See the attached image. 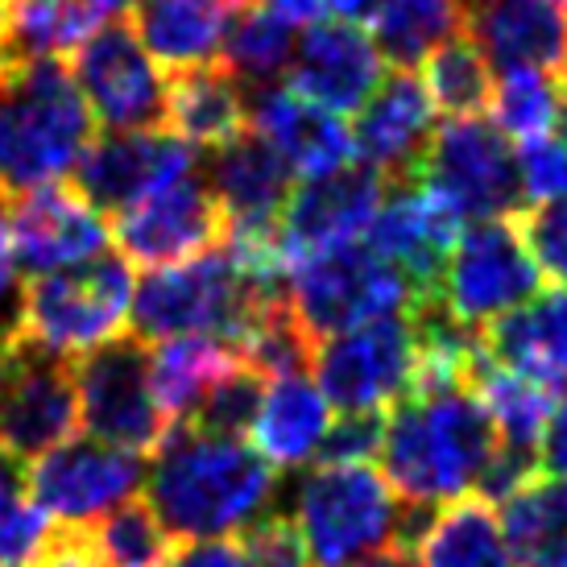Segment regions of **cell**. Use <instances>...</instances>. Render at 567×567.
I'll return each mask as SVG.
<instances>
[{
    "instance_id": "cell-44",
    "label": "cell",
    "mask_w": 567,
    "mask_h": 567,
    "mask_svg": "<svg viewBox=\"0 0 567 567\" xmlns=\"http://www.w3.org/2000/svg\"><path fill=\"white\" fill-rule=\"evenodd\" d=\"M17 249H13V199L0 195V340L17 336Z\"/></svg>"
},
{
    "instance_id": "cell-33",
    "label": "cell",
    "mask_w": 567,
    "mask_h": 567,
    "mask_svg": "<svg viewBox=\"0 0 567 567\" xmlns=\"http://www.w3.org/2000/svg\"><path fill=\"white\" fill-rule=\"evenodd\" d=\"M100 30L92 0H9V59H59Z\"/></svg>"
},
{
    "instance_id": "cell-54",
    "label": "cell",
    "mask_w": 567,
    "mask_h": 567,
    "mask_svg": "<svg viewBox=\"0 0 567 567\" xmlns=\"http://www.w3.org/2000/svg\"><path fill=\"white\" fill-rule=\"evenodd\" d=\"M9 340H13V336H9ZM9 340H0V361H4V344H9Z\"/></svg>"
},
{
    "instance_id": "cell-55",
    "label": "cell",
    "mask_w": 567,
    "mask_h": 567,
    "mask_svg": "<svg viewBox=\"0 0 567 567\" xmlns=\"http://www.w3.org/2000/svg\"><path fill=\"white\" fill-rule=\"evenodd\" d=\"M551 4H559V9H564V13H567V0H551Z\"/></svg>"
},
{
    "instance_id": "cell-40",
    "label": "cell",
    "mask_w": 567,
    "mask_h": 567,
    "mask_svg": "<svg viewBox=\"0 0 567 567\" xmlns=\"http://www.w3.org/2000/svg\"><path fill=\"white\" fill-rule=\"evenodd\" d=\"M240 551L249 567H311L307 543H302L295 518L286 514H261L240 530Z\"/></svg>"
},
{
    "instance_id": "cell-30",
    "label": "cell",
    "mask_w": 567,
    "mask_h": 567,
    "mask_svg": "<svg viewBox=\"0 0 567 567\" xmlns=\"http://www.w3.org/2000/svg\"><path fill=\"white\" fill-rule=\"evenodd\" d=\"M502 505L514 567H567V476H530Z\"/></svg>"
},
{
    "instance_id": "cell-50",
    "label": "cell",
    "mask_w": 567,
    "mask_h": 567,
    "mask_svg": "<svg viewBox=\"0 0 567 567\" xmlns=\"http://www.w3.org/2000/svg\"><path fill=\"white\" fill-rule=\"evenodd\" d=\"M150 0H92V9L100 17H116V13H128V9H145Z\"/></svg>"
},
{
    "instance_id": "cell-21",
    "label": "cell",
    "mask_w": 567,
    "mask_h": 567,
    "mask_svg": "<svg viewBox=\"0 0 567 567\" xmlns=\"http://www.w3.org/2000/svg\"><path fill=\"white\" fill-rule=\"evenodd\" d=\"M456 237V216L431 190L410 178V183H390L378 216L364 233V245L378 252L381 261L402 269L423 295H431L440 286L443 261H447Z\"/></svg>"
},
{
    "instance_id": "cell-31",
    "label": "cell",
    "mask_w": 567,
    "mask_h": 567,
    "mask_svg": "<svg viewBox=\"0 0 567 567\" xmlns=\"http://www.w3.org/2000/svg\"><path fill=\"white\" fill-rule=\"evenodd\" d=\"M419 567H514L502 518L476 493L440 505L419 543Z\"/></svg>"
},
{
    "instance_id": "cell-39",
    "label": "cell",
    "mask_w": 567,
    "mask_h": 567,
    "mask_svg": "<svg viewBox=\"0 0 567 567\" xmlns=\"http://www.w3.org/2000/svg\"><path fill=\"white\" fill-rule=\"evenodd\" d=\"M266 394V378L252 373L249 364H237L228 378L204 398V406L190 414L187 423L207 431V435H228V440H245V431H252L257 406Z\"/></svg>"
},
{
    "instance_id": "cell-26",
    "label": "cell",
    "mask_w": 567,
    "mask_h": 567,
    "mask_svg": "<svg viewBox=\"0 0 567 567\" xmlns=\"http://www.w3.org/2000/svg\"><path fill=\"white\" fill-rule=\"evenodd\" d=\"M166 125L187 145L216 150L249 128V92L224 63L178 71L166 83Z\"/></svg>"
},
{
    "instance_id": "cell-14",
    "label": "cell",
    "mask_w": 567,
    "mask_h": 567,
    "mask_svg": "<svg viewBox=\"0 0 567 567\" xmlns=\"http://www.w3.org/2000/svg\"><path fill=\"white\" fill-rule=\"evenodd\" d=\"M195 174V150L166 128H125L92 137L75 166V190L104 216H121L142 199Z\"/></svg>"
},
{
    "instance_id": "cell-3",
    "label": "cell",
    "mask_w": 567,
    "mask_h": 567,
    "mask_svg": "<svg viewBox=\"0 0 567 567\" xmlns=\"http://www.w3.org/2000/svg\"><path fill=\"white\" fill-rule=\"evenodd\" d=\"M92 112L59 59L0 63V195H33L80 166Z\"/></svg>"
},
{
    "instance_id": "cell-12",
    "label": "cell",
    "mask_w": 567,
    "mask_h": 567,
    "mask_svg": "<svg viewBox=\"0 0 567 567\" xmlns=\"http://www.w3.org/2000/svg\"><path fill=\"white\" fill-rule=\"evenodd\" d=\"M80 426V394L71 361L13 336L0 361V452L42 460L71 443Z\"/></svg>"
},
{
    "instance_id": "cell-29",
    "label": "cell",
    "mask_w": 567,
    "mask_h": 567,
    "mask_svg": "<svg viewBox=\"0 0 567 567\" xmlns=\"http://www.w3.org/2000/svg\"><path fill=\"white\" fill-rule=\"evenodd\" d=\"M468 0H381L373 21V47L394 71L423 66L435 50L468 33Z\"/></svg>"
},
{
    "instance_id": "cell-24",
    "label": "cell",
    "mask_w": 567,
    "mask_h": 567,
    "mask_svg": "<svg viewBox=\"0 0 567 567\" xmlns=\"http://www.w3.org/2000/svg\"><path fill=\"white\" fill-rule=\"evenodd\" d=\"M468 33L502 71H559L567 54V13L551 0H476Z\"/></svg>"
},
{
    "instance_id": "cell-43",
    "label": "cell",
    "mask_w": 567,
    "mask_h": 567,
    "mask_svg": "<svg viewBox=\"0 0 567 567\" xmlns=\"http://www.w3.org/2000/svg\"><path fill=\"white\" fill-rule=\"evenodd\" d=\"M385 414H340V423L328 426V440L319 447V464H373L381 452Z\"/></svg>"
},
{
    "instance_id": "cell-18",
    "label": "cell",
    "mask_w": 567,
    "mask_h": 567,
    "mask_svg": "<svg viewBox=\"0 0 567 567\" xmlns=\"http://www.w3.org/2000/svg\"><path fill=\"white\" fill-rule=\"evenodd\" d=\"M381 59L373 38L352 21H319L295 42L290 59V92L319 104L323 112H361V104L378 92Z\"/></svg>"
},
{
    "instance_id": "cell-6",
    "label": "cell",
    "mask_w": 567,
    "mask_h": 567,
    "mask_svg": "<svg viewBox=\"0 0 567 567\" xmlns=\"http://www.w3.org/2000/svg\"><path fill=\"white\" fill-rule=\"evenodd\" d=\"M133 290H137L133 269L125 257L112 252H100L92 261L59 274L30 278L17 302V336L63 361L83 357L125 336Z\"/></svg>"
},
{
    "instance_id": "cell-53",
    "label": "cell",
    "mask_w": 567,
    "mask_h": 567,
    "mask_svg": "<svg viewBox=\"0 0 567 567\" xmlns=\"http://www.w3.org/2000/svg\"><path fill=\"white\" fill-rule=\"evenodd\" d=\"M559 87L567 92V54H564V63H559Z\"/></svg>"
},
{
    "instance_id": "cell-9",
    "label": "cell",
    "mask_w": 567,
    "mask_h": 567,
    "mask_svg": "<svg viewBox=\"0 0 567 567\" xmlns=\"http://www.w3.org/2000/svg\"><path fill=\"white\" fill-rule=\"evenodd\" d=\"M71 373L80 394V423L92 431V440L133 456L158 452L171 423L150 385V348L133 331L75 357Z\"/></svg>"
},
{
    "instance_id": "cell-52",
    "label": "cell",
    "mask_w": 567,
    "mask_h": 567,
    "mask_svg": "<svg viewBox=\"0 0 567 567\" xmlns=\"http://www.w3.org/2000/svg\"><path fill=\"white\" fill-rule=\"evenodd\" d=\"M0 63H9V0H0Z\"/></svg>"
},
{
    "instance_id": "cell-49",
    "label": "cell",
    "mask_w": 567,
    "mask_h": 567,
    "mask_svg": "<svg viewBox=\"0 0 567 567\" xmlns=\"http://www.w3.org/2000/svg\"><path fill=\"white\" fill-rule=\"evenodd\" d=\"M344 567H419V559L406 547H378V551L361 555V559H352Z\"/></svg>"
},
{
    "instance_id": "cell-41",
    "label": "cell",
    "mask_w": 567,
    "mask_h": 567,
    "mask_svg": "<svg viewBox=\"0 0 567 567\" xmlns=\"http://www.w3.org/2000/svg\"><path fill=\"white\" fill-rule=\"evenodd\" d=\"M518 233L538 274H551L555 282L567 286V199L526 207L518 216Z\"/></svg>"
},
{
    "instance_id": "cell-7",
    "label": "cell",
    "mask_w": 567,
    "mask_h": 567,
    "mask_svg": "<svg viewBox=\"0 0 567 567\" xmlns=\"http://www.w3.org/2000/svg\"><path fill=\"white\" fill-rule=\"evenodd\" d=\"M398 497L373 464H316L295 488L311 567H344L378 547H394Z\"/></svg>"
},
{
    "instance_id": "cell-51",
    "label": "cell",
    "mask_w": 567,
    "mask_h": 567,
    "mask_svg": "<svg viewBox=\"0 0 567 567\" xmlns=\"http://www.w3.org/2000/svg\"><path fill=\"white\" fill-rule=\"evenodd\" d=\"M551 128L559 133L555 142H559L567 150V92H564V87H559V109H555V125Z\"/></svg>"
},
{
    "instance_id": "cell-23",
    "label": "cell",
    "mask_w": 567,
    "mask_h": 567,
    "mask_svg": "<svg viewBox=\"0 0 567 567\" xmlns=\"http://www.w3.org/2000/svg\"><path fill=\"white\" fill-rule=\"evenodd\" d=\"M485 357L543 390L567 385V286L538 290L481 331Z\"/></svg>"
},
{
    "instance_id": "cell-5",
    "label": "cell",
    "mask_w": 567,
    "mask_h": 567,
    "mask_svg": "<svg viewBox=\"0 0 567 567\" xmlns=\"http://www.w3.org/2000/svg\"><path fill=\"white\" fill-rule=\"evenodd\" d=\"M286 299L311 340H328L361 323L402 316L423 299V290L402 269L381 261L364 240L307 252L286 266Z\"/></svg>"
},
{
    "instance_id": "cell-13",
    "label": "cell",
    "mask_w": 567,
    "mask_h": 567,
    "mask_svg": "<svg viewBox=\"0 0 567 567\" xmlns=\"http://www.w3.org/2000/svg\"><path fill=\"white\" fill-rule=\"evenodd\" d=\"M75 87L92 121L109 133L125 128H162L166 121V80L150 50L137 42L133 25H100L75 50Z\"/></svg>"
},
{
    "instance_id": "cell-48",
    "label": "cell",
    "mask_w": 567,
    "mask_h": 567,
    "mask_svg": "<svg viewBox=\"0 0 567 567\" xmlns=\"http://www.w3.org/2000/svg\"><path fill=\"white\" fill-rule=\"evenodd\" d=\"M269 13H278L286 25H319V21H348V0H261Z\"/></svg>"
},
{
    "instance_id": "cell-11",
    "label": "cell",
    "mask_w": 567,
    "mask_h": 567,
    "mask_svg": "<svg viewBox=\"0 0 567 567\" xmlns=\"http://www.w3.org/2000/svg\"><path fill=\"white\" fill-rule=\"evenodd\" d=\"M414 364H419V344L410 319L402 316L328 336L311 357L319 394L340 414H385L410 394Z\"/></svg>"
},
{
    "instance_id": "cell-22",
    "label": "cell",
    "mask_w": 567,
    "mask_h": 567,
    "mask_svg": "<svg viewBox=\"0 0 567 567\" xmlns=\"http://www.w3.org/2000/svg\"><path fill=\"white\" fill-rule=\"evenodd\" d=\"M249 125L290 166V174H302V183L352 162V133L340 125V116L323 112L290 87L249 92Z\"/></svg>"
},
{
    "instance_id": "cell-19",
    "label": "cell",
    "mask_w": 567,
    "mask_h": 567,
    "mask_svg": "<svg viewBox=\"0 0 567 567\" xmlns=\"http://www.w3.org/2000/svg\"><path fill=\"white\" fill-rule=\"evenodd\" d=\"M435 133V104L414 71L381 75L352 125V154L385 174V183H410Z\"/></svg>"
},
{
    "instance_id": "cell-8",
    "label": "cell",
    "mask_w": 567,
    "mask_h": 567,
    "mask_svg": "<svg viewBox=\"0 0 567 567\" xmlns=\"http://www.w3.org/2000/svg\"><path fill=\"white\" fill-rule=\"evenodd\" d=\"M414 183L426 187L460 224L509 220L526 212L518 150L481 116H452L431 133Z\"/></svg>"
},
{
    "instance_id": "cell-34",
    "label": "cell",
    "mask_w": 567,
    "mask_h": 567,
    "mask_svg": "<svg viewBox=\"0 0 567 567\" xmlns=\"http://www.w3.org/2000/svg\"><path fill=\"white\" fill-rule=\"evenodd\" d=\"M473 390L481 398V406L488 410V419H493L497 443L538 456V440H543V426L551 414V390H543V385L518 378V373H505L488 357L476 364Z\"/></svg>"
},
{
    "instance_id": "cell-17",
    "label": "cell",
    "mask_w": 567,
    "mask_h": 567,
    "mask_svg": "<svg viewBox=\"0 0 567 567\" xmlns=\"http://www.w3.org/2000/svg\"><path fill=\"white\" fill-rule=\"evenodd\" d=\"M385 190H390L385 174L364 162H348L323 178H307L282 212V228H278L282 261L290 266L307 252L361 240L378 216Z\"/></svg>"
},
{
    "instance_id": "cell-47",
    "label": "cell",
    "mask_w": 567,
    "mask_h": 567,
    "mask_svg": "<svg viewBox=\"0 0 567 567\" xmlns=\"http://www.w3.org/2000/svg\"><path fill=\"white\" fill-rule=\"evenodd\" d=\"M538 468L547 476H567V385L551 402L543 440H538Z\"/></svg>"
},
{
    "instance_id": "cell-2",
    "label": "cell",
    "mask_w": 567,
    "mask_h": 567,
    "mask_svg": "<svg viewBox=\"0 0 567 567\" xmlns=\"http://www.w3.org/2000/svg\"><path fill=\"white\" fill-rule=\"evenodd\" d=\"M497 452V431L473 385L410 390L385 410L381 476L402 502L447 505L468 497Z\"/></svg>"
},
{
    "instance_id": "cell-32",
    "label": "cell",
    "mask_w": 567,
    "mask_h": 567,
    "mask_svg": "<svg viewBox=\"0 0 567 567\" xmlns=\"http://www.w3.org/2000/svg\"><path fill=\"white\" fill-rule=\"evenodd\" d=\"M224 66L240 80L245 92L278 87L290 59H295V33L278 13H269L261 0H245L224 33Z\"/></svg>"
},
{
    "instance_id": "cell-20",
    "label": "cell",
    "mask_w": 567,
    "mask_h": 567,
    "mask_svg": "<svg viewBox=\"0 0 567 567\" xmlns=\"http://www.w3.org/2000/svg\"><path fill=\"white\" fill-rule=\"evenodd\" d=\"M17 269L30 278L83 266L109 249V224L75 187H42L13 207Z\"/></svg>"
},
{
    "instance_id": "cell-4",
    "label": "cell",
    "mask_w": 567,
    "mask_h": 567,
    "mask_svg": "<svg viewBox=\"0 0 567 567\" xmlns=\"http://www.w3.org/2000/svg\"><path fill=\"white\" fill-rule=\"evenodd\" d=\"M286 299V278H252L237 266V257L216 249L187 257L178 266L150 269L133 290V336L142 344H166L183 336H212L237 348L249 323L274 302Z\"/></svg>"
},
{
    "instance_id": "cell-45",
    "label": "cell",
    "mask_w": 567,
    "mask_h": 567,
    "mask_svg": "<svg viewBox=\"0 0 567 567\" xmlns=\"http://www.w3.org/2000/svg\"><path fill=\"white\" fill-rule=\"evenodd\" d=\"M30 567H104L95 555L87 526H54L47 547L33 555Z\"/></svg>"
},
{
    "instance_id": "cell-16",
    "label": "cell",
    "mask_w": 567,
    "mask_h": 567,
    "mask_svg": "<svg viewBox=\"0 0 567 567\" xmlns=\"http://www.w3.org/2000/svg\"><path fill=\"white\" fill-rule=\"evenodd\" d=\"M112 237L121 245L125 261L162 269L216 249L224 240V216L212 187H207V178L195 171L187 178H178L174 187L121 212Z\"/></svg>"
},
{
    "instance_id": "cell-28",
    "label": "cell",
    "mask_w": 567,
    "mask_h": 567,
    "mask_svg": "<svg viewBox=\"0 0 567 567\" xmlns=\"http://www.w3.org/2000/svg\"><path fill=\"white\" fill-rule=\"evenodd\" d=\"M237 364V352L212 336H183L158 344V352H150V385L166 423H187Z\"/></svg>"
},
{
    "instance_id": "cell-25",
    "label": "cell",
    "mask_w": 567,
    "mask_h": 567,
    "mask_svg": "<svg viewBox=\"0 0 567 567\" xmlns=\"http://www.w3.org/2000/svg\"><path fill=\"white\" fill-rule=\"evenodd\" d=\"M331 406L307 373L266 381V394L252 419V452L269 468H302L319 456L328 440Z\"/></svg>"
},
{
    "instance_id": "cell-27",
    "label": "cell",
    "mask_w": 567,
    "mask_h": 567,
    "mask_svg": "<svg viewBox=\"0 0 567 567\" xmlns=\"http://www.w3.org/2000/svg\"><path fill=\"white\" fill-rule=\"evenodd\" d=\"M237 4L245 0H150L137 13L133 33L154 63L190 71L220 54Z\"/></svg>"
},
{
    "instance_id": "cell-37",
    "label": "cell",
    "mask_w": 567,
    "mask_h": 567,
    "mask_svg": "<svg viewBox=\"0 0 567 567\" xmlns=\"http://www.w3.org/2000/svg\"><path fill=\"white\" fill-rule=\"evenodd\" d=\"M50 530L47 509L30 493V464L0 452V567H30Z\"/></svg>"
},
{
    "instance_id": "cell-1",
    "label": "cell",
    "mask_w": 567,
    "mask_h": 567,
    "mask_svg": "<svg viewBox=\"0 0 567 567\" xmlns=\"http://www.w3.org/2000/svg\"><path fill=\"white\" fill-rule=\"evenodd\" d=\"M274 488V468L252 452V443L174 423L145 476V505L171 538L204 543L228 538L233 530L240 535L266 514Z\"/></svg>"
},
{
    "instance_id": "cell-36",
    "label": "cell",
    "mask_w": 567,
    "mask_h": 567,
    "mask_svg": "<svg viewBox=\"0 0 567 567\" xmlns=\"http://www.w3.org/2000/svg\"><path fill=\"white\" fill-rule=\"evenodd\" d=\"M423 87L431 104L452 116H476L488 109L493 100V75H488V59L481 54L473 38L464 33L456 42H447L426 59Z\"/></svg>"
},
{
    "instance_id": "cell-38",
    "label": "cell",
    "mask_w": 567,
    "mask_h": 567,
    "mask_svg": "<svg viewBox=\"0 0 567 567\" xmlns=\"http://www.w3.org/2000/svg\"><path fill=\"white\" fill-rule=\"evenodd\" d=\"M488 109L505 137H547L559 109V83L547 71H505V80L493 87Z\"/></svg>"
},
{
    "instance_id": "cell-10",
    "label": "cell",
    "mask_w": 567,
    "mask_h": 567,
    "mask_svg": "<svg viewBox=\"0 0 567 567\" xmlns=\"http://www.w3.org/2000/svg\"><path fill=\"white\" fill-rule=\"evenodd\" d=\"M538 266L514 220H481L460 233L443 261L435 295L464 328L485 331L493 319L538 295Z\"/></svg>"
},
{
    "instance_id": "cell-42",
    "label": "cell",
    "mask_w": 567,
    "mask_h": 567,
    "mask_svg": "<svg viewBox=\"0 0 567 567\" xmlns=\"http://www.w3.org/2000/svg\"><path fill=\"white\" fill-rule=\"evenodd\" d=\"M518 178L526 204L567 199V150L555 137H530L518 145Z\"/></svg>"
},
{
    "instance_id": "cell-35",
    "label": "cell",
    "mask_w": 567,
    "mask_h": 567,
    "mask_svg": "<svg viewBox=\"0 0 567 567\" xmlns=\"http://www.w3.org/2000/svg\"><path fill=\"white\" fill-rule=\"evenodd\" d=\"M87 538L104 567H162L174 551L166 526L145 497H128L112 514L87 522Z\"/></svg>"
},
{
    "instance_id": "cell-15",
    "label": "cell",
    "mask_w": 567,
    "mask_h": 567,
    "mask_svg": "<svg viewBox=\"0 0 567 567\" xmlns=\"http://www.w3.org/2000/svg\"><path fill=\"white\" fill-rule=\"evenodd\" d=\"M145 481L142 456L100 440H71L30 464V493L59 526H87L125 505Z\"/></svg>"
},
{
    "instance_id": "cell-46",
    "label": "cell",
    "mask_w": 567,
    "mask_h": 567,
    "mask_svg": "<svg viewBox=\"0 0 567 567\" xmlns=\"http://www.w3.org/2000/svg\"><path fill=\"white\" fill-rule=\"evenodd\" d=\"M162 567H249L237 538H204V543H187L171 551Z\"/></svg>"
}]
</instances>
